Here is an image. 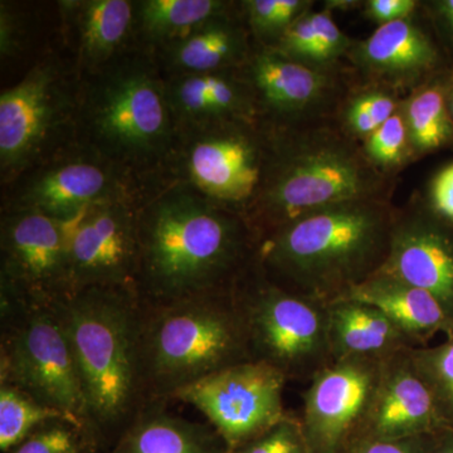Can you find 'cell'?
<instances>
[{"instance_id":"cell-9","label":"cell","mask_w":453,"mask_h":453,"mask_svg":"<svg viewBox=\"0 0 453 453\" xmlns=\"http://www.w3.org/2000/svg\"><path fill=\"white\" fill-rule=\"evenodd\" d=\"M234 295L252 360L297 381H310L332 365L327 305L270 281L255 262L235 285Z\"/></svg>"},{"instance_id":"cell-44","label":"cell","mask_w":453,"mask_h":453,"mask_svg":"<svg viewBox=\"0 0 453 453\" xmlns=\"http://www.w3.org/2000/svg\"><path fill=\"white\" fill-rule=\"evenodd\" d=\"M73 453H77L76 451L73 452Z\"/></svg>"},{"instance_id":"cell-30","label":"cell","mask_w":453,"mask_h":453,"mask_svg":"<svg viewBox=\"0 0 453 453\" xmlns=\"http://www.w3.org/2000/svg\"><path fill=\"white\" fill-rule=\"evenodd\" d=\"M411 357L431 389L447 427L453 429V334L437 347L412 349Z\"/></svg>"},{"instance_id":"cell-27","label":"cell","mask_w":453,"mask_h":453,"mask_svg":"<svg viewBox=\"0 0 453 453\" xmlns=\"http://www.w3.org/2000/svg\"><path fill=\"white\" fill-rule=\"evenodd\" d=\"M47 421H64L74 427L81 425V417L42 404L12 387L0 390V449L7 451L18 445L35 426Z\"/></svg>"},{"instance_id":"cell-31","label":"cell","mask_w":453,"mask_h":453,"mask_svg":"<svg viewBox=\"0 0 453 453\" xmlns=\"http://www.w3.org/2000/svg\"><path fill=\"white\" fill-rule=\"evenodd\" d=\"M127 453H204L195 431L172 418H153L140 425Z\"/></svg>"},{"instance_id":"cell-34","label":"cell","mask_w":453,"mask_h":453,"mask_svg":"<svg viewBox=\"0 0 453 453\" xmlns=\"http://www.w3.org/2000/svg\"><path fill=\"white\" fill-rule=\"evenodd\" d=\"M237 453H309L300 419L288 416Z\"/></svg>"},{"instance_id":"cell-3","label":"cell","mask_w":453,"mask_h":453,"mask_svg":"<svg viewBox=\"0 0 453 453\" xmlns=\"http://www.w3.org/2000/svg\"><path fill=\"white\" fill-rule=\"evenodd\" d=\"M268 125V124H267ZM271 129L270 162L244 219L257 242L292 220L357 199H390L393 178L375 168L335 118Z\"/></svg>"},{"instance_id":"cell-14","label":"cell","mask_w":453,"mask_h":453,"mask_svg":"<svg viewBox=\"0 0 453 453\" xmlns=\"http://www.w3.org/2000/svg\"><path fill=\"white\" fill-rule=\"evenodd\" d=\"M139 190L135 195L94 205L65 222L73 294L88 288L138 291Z\"/></svg>"},{"instance_id":"cell-10","label":"cell","mask_w":453,"mask_h":453,"mask_svg":"<svg viewBox=\"0 0 453 453\" xmlns=\"http://www.w3.org/2000/svg\"><path fill=\"white\" fill-rule=\"evenodd\" d=\"M142 180L77 142L3 187L2 213L37 211L68 222L100 203L135 195Z\"/></svg>"},{"instance_id":"cell-4","label":"cell","mask_w":453,"mask_h":453,"mask_svg":"<svg viewBox=\"0 0 453 453\" xmlns=\"http://www.w3.org/2000/svg\"><path fill=\"white\" fill-rule=\"evenodd\" d=\"M80 77V144L134 177L159 174L177 125L153 53L133 46L97 73Z\"/></svg>"},{"instance_id":"cell-7","label":"cell","mask_w":453,"mask_h":453,"mask_svg":"<svg viewBox=\"0 0 453 453\" xmlns=\"http://www.w3.org/2000/svg\"><path fill=\"white\" fill-rule=\"evenodd\" d=\"M81 77L73 59L46 50L0 94L2 188L79 142Z\"/></svg>"},{"instance_id":"cell-22","label":"cell","mask_w":453,"mask_h":453,"mask_svg":"<svg viewBox=\"0 0 453 453\" xmlns=\"http://www.w3.org/2000/svg\"><path fill=\"white\" fill-rule=\"evenodd\" d=\"M256 46L244 23L241 2L186 37L153 53L164 76L241 70Z\"/></svg>"},{"instance_id":"cell-21","label":"cell","mask_w":453,"mask_h":453,"mask_svg":"<svg viewBox=\"0 0 453 453\" xmlns=\"http://www.w3.org/2000/svg\"><path fill=\"white\" fill-rule=\"evenodd\" d=\"M165 79L177 129L226 120H261L251 86L241 70Z\"/></svg>"},{"instance_id":"cell-28","label":"cell","mask_w":453,"mask_h":453,"mask_svg":"<svg viewBox=\"0 0 453 453\" xmlns=\"http://www.w3.org/2000/svg\"><path fill=\"white\" fill-rule=\"evenodd\" d=\"M311 0H243L242 16L253 43L270 49L288 27L312 9Z\"/></svg>"},{"instance_id":"cell-15","label":"cell","mask_w":453,"mask_h":453,"mask_svg":"<svg viewBox=\"0 0 453 453\" xmlns=\"http://www.w3.org/2000/svg\"><path fill=\"white\" fill-rule=\"evenodd\" d=\"M259 112L273 127H292L335 118L350 88L349 74L335 67H314L256 47L241 68Z\"/></svg>"},{"instance_id":"cell-39","label":"cell","mask_w":453,"mask_h":453,"mask_svg":"<svg viewBox=\"0 0 453 453\" xmlns=\"http://www.w3.org/2000/svg\"><path fill=\"white\" fill-rule=\"evenodd\" d=\"M76 441L70 431L62 428L42 432L23 443L14 453H73Z\"/></svg>"},{"instance_id":"cell-16","label":"cell","mask_w":453,"mask_h":453,"mask_svg":"<svg viewBox=\"0 0 453 453\" xmlns=\"http://www.w3.org/2000/svg\"><path fill=\"white\" fill-rule=\"evenodd\" d=\"M384 359L336 360L309 381L300 419L309 453H347L356 442L378 383Z\"/></svg>"},{"instance_id":"cell-29","label":"cell","mask_w":453,"mask_h":453,"mask_svg":"<svg viewBox=\"0 0 453 453\" xmlns=\"http://www.w3.org/2000/svg\"><path fill=\"white\" fill-rule=\"evenodd\" d=\"M362 148L369 162L389 178L416 160L402 107L362 142Z\"/></svg>"},{"instance_id":"cell-24","label":"cell","mask_w":453,"mask_h":453,"mask_svg":"<svg viewBox=\"0 0 453 453\" xmlns=\"http://www.w3.org/2000/svg\"><path fill=\"white\" fill-rule=\"evenodd\" d=\"M344 299L381 310L417 348L426 347L437 333L453 334V321L431 294L384 273L360 283Z\"/></svg>"},{"instance_id":"cell-26","label":"cell","mask_w":453,"mask_h":453,"mask_svg":"<svg viewBox=\"0 0 453 453\" xmlns=\"http://www.w3.org/2000/svg\"><path fill=\"white\" fill-rule=\"evenodd\" d=\"M401 107L416 159L452 142L453 121L445 82L432 80L403 97Z\"/></svg>"},{"instance_id":"cell-1","label":"cell","mask_w":453,"mask_h":453,"mask_svg":"<svg viewBox=\"0 0 453 453\" xmlns=\"http://www.w3.org/2000/svg\"><path fill=\"white\" fill-rule=\"evenodd\" d=\"M136 234V288L154 306L234 290L257 252L241 214L159 175L142 179Z\"/></svg>"},{"instance_id":"cell-42","label":"cell","mask_w":453,"mask_h":453,"mask_svg":"<svg viewBox=\"0 0 453 453\" xmlns=\"http://www.w3.org/2000/svg\"><path fill=\"white\" fill-rule=\"evenodd\" d=\"M365 2H357V0H329L325 2L324 9L333 13V11L336 9H342V11H351V9L360 7Z\"/></svg>"},{"instance_id":"cell-13","label":"cell","mask_w":453,"mask_h":453,"mask_svg":"<svg viewBox=\"0 0 453 453\" xmlns=\"http://www.w3.org/2000/svg\"><path fill=\"white\" fill-rule=\"evenodd\" d=\"M288 378L264 362L240 363L177 390L232 446L247 445L288 418L282 393Z\"/></svg>"},{"instance_id":"cell-19","label":"cell","mask_w":453,"mask_h":453,"mask_svg":"<svg viewBox=\"0 0 453 453\" xmlns=\"http://www.w3.org/2000/svg\"><path fill=\"white\" fill-rule=\"evenodd\" d=\"M411 350L384 359L377 392L356 442L434 436L449 431L431 389L413 365Z\"/></svg>"},{"instance_id":"cell-6","label":"cell","mask_w":453,"mask_h":453,"mask_svg":"<svg viewBox=\"0 0 453 453\" xmlns=\"http://www.w3.org/2000/svg\"><path fill=\"white\" fill-rule=\"evenodd\" d=\"M138 291L88 288L73 292L58 308L88 414L111 422L127 413L140 381L142 319Z\"/></svg>"},{"instance_id":"cell-32","label":"cell","mask_w":453,"mask_h":453,"mask_svg":"<svg viewBox=\"0 0 453 453\" xmlns=\"http://www.w3.org/2000/svg\"><path fill=\"white\" fill-rule=\"evenodd\" d=\"M315 38L310 53L309 65L314 67H335L339 59L347 56L353 42L340 31L334 22L332 13L326 9L311 12Z\"/></svg>"},{"instance_id":"cell-38","label":"cell","mask_w":453,"mask_h":453,"mask_svg":"<svg viewBox=\"0 0 453 453\" xmlns=\"http://www.w3.org/2000/svg\"><path fill=\"white\" fill-rule=\"evenodd\" d=\"M428 205L441 219L453 223V164L440 170L432 180Z\"/></svg>"},{"instance_id":"cell-40","label":"cell","mask_w":453,"mask_h":453,"mask_svg":"<svg viewBox=\"0 0 453 453\" xmlns=\"http://www.w3.org/2000/svg\"><path fill=\"white\" fill-rule=\"evenodd\" d=\"M438 25L445 29L449 40L453 42V0H440L431 3Z\"/></svg>"},{"instance_id":"cell-2","label":"cell","mask_w":453,"mask_h":453,"mask_svg":"<svg viewBox=\"0 0 453 453\" xmlns=\"http://www.w3.org/2000/svg\"><path fill=\"white\" fill-rule=\"evenodd\" d=\"M396 210L390 199H357L306 214L262 237L255 264L283 288L325 305L380 273Z\"/></svg>"},{"instance_id":"cell-12","label":"cell","mask_w":453,"mask_h":453,"mask_svg":"<svg viewBox=\"0 0 453 453\" xmlns=\"http://www.w3.org/2000/svg\"><path fill=\"white\" fill-rule=\"evenodd\" d=\"M0 251L5 306L56 309L73 295L64 220L37 211H5Z\"/></svg>"},{"instance_id":"cell-5","label":"cell","mask_w":453,"mask_h":453,"mask_svg":"<svg viewBox=\"0 0 453 453\" xmlns=\"http://www.w3.org/2000/svg\"><path fill=\"white\" fill-rule=\"evenodd\" d=\"M159 308L142 320L139 378L157 393L177 390L228 366L252 360L234 290Z\"/></svg>"},{"instance_id":"cell-11","label":"cell","mask_w":453,"mask_h":453,"mask_svg":"<svg viewBox=\"0 0 453 453\" xmlns=\"http://www.w3.org/2000/svg\"><path fill=\"white\" fill-rule=\"evenodd\" d=\"M25 314L2 345V383L42 404L88 414L81 380L58 308H20Z\"/></svg>"},{"instance_id":"cell-43","label":"cell","mask_w":453,"mask_h":453,"mask_svg":"<svg viewBox=\"0 0 453 453\" xmlns=\"http://www.w3.org/2000/svg\"><path fill=\"white\" fill-rule=\"evenodd\" d=\"M447 105H449V113L453 121V74L451 81L446 82Z\"/></svg>"},{"instance_id":"cell-37","label":"cell","mask_w":453,"mask_h":453,"mask_svg":"<svg viewBox=\"0 0 453 453\" xmlns=\"http://www.w3.org/2000/svg\"><path fill=\"white\" fill-rule=\"evenodd\" d=\"M417 0H366L363 3L365 16L378 27L405 19L419 11Z\"/></svg>"},{"instance_id":"cell-35","label":"cell","mask_w":453,"mask_h":453,"mask_svg":"<svg viewBox=\"0 0 453 453\" xmlns=\"http://www.w3.org/2000/svg\"><path fill=\"white\" fill-rule=\"evenodd\" d=\"M311 12H306L299 19L295 20L282 37L270 47L286 58L300 64L309 65L310 53L314 44L315 32L312 26Z\"/></svg>"},{"instance_id":"cell-18","label":"cell","mask_w":453,"mask_h":453,"mask_svg":"<svg viewBox=\"0 0 453 453\" xmlns=\"http://www.w3.org/2000/svg\"><path fill=\"white\" fill-rule=\"evenodd\" d=\"M418 16L380 26L365 40L353 42L347 57L365 85L408 96L434 80L440 50Z\"/></svg>"},{"instance_id":"cell-8","label":"cell","mask_w":453,"mask_h":453,"mask_svg":"<svg viewBox=\"0 0 453 453\" xmlns=\"http://www.w3.org/2000/svg\"><path fill=\"white\" fill-rule=\"evenodd\" d=\"M271 155L262 120H226L177 129L159 177L246 216L257 198Z\"/></svg>"},{"instance_id":"cell-33","label":"cell","mask_w":453,"mask_h":453,"mask_svg":"<svg viewBox=\"0 0 453 453\" xmlns=\"http://www.w3.org/2000/svg\"><path fill=\"white\" fill-rule=\"evenodd\" d=\"M31 17L14 3L0 2V57L16 59L25 53L31 40Z\"/></svg>"},{"instance_id":"cell-23","label":"cell","mask_w":453,"mask_h":453,"mask_svg":"<svg viewBox=\"0 0 453 453\" xmlns=\"http://www.w3.org/2000/svg\"><path fill=\"white\" fill-rule=\"evenodd\" d=\"M333 362L348 357H387L416 349L412 340L381 310L353 299L327 305Z\"/></svg>"},{"instance_id":"cell-41","label":"cell","mask_w":453,"mask_h":453,"mask_svg":"<svg viewBox=\"0 0 453 453\" xmlns=\"http://www.w3.org/2000/svg\"><path fill=\"white\" fill-rule=\"evenodd\" d=\"M429 453H453V429L441 434Z\"/></svg>"},{"instance_id":"cell-20","label":"cell","mask_w":453,"mask_h":453,"mask_svg":"<svg viewBox=\"0 0 453 453\" xmlns=\"http://www.w3.org/2000/svg\"><path fill=\"white\" fill-rule=\"evenodd\" d=\"M61 35L80 76L97 73L134 46L135 0L57 2Z\"/></svg>"},{"instance_id":"cell-17","label":"cell","mask_w":453,"mask_h":453,"mask_svg":"<svg viewBox=\"0 0 453 453\" xmlns=\"http://www.w3.org/2000/svg\"><path fill=\"white\" fill-rule=\"evenodd\" d=\"M452 225L421 199L396 210L389 256L380 273L428 292L453 321Z\"/></svg>"},{"instance_id":"cell-36","label":"cell","mask_w":453,"mask_h":453,"mask_svg":"<svg viewBox=\"0 0 453 453\" xmlns=\"http://www.w3.org/2000/svg\"><path fill=\"white\" fill-rule=\"evenodd\" d=\"M440 434L402 438V440L357 441L349 447L347 453H429Z\"/></svg>"},{"instance_id":"cell-25","label":"cell","mask_w":453,"mask_h":453,"mask_svg":"<svg viewBox=\"0 0 453 453\" xmlns=\"http://www.w3.org/2000/svg\"><path fill=\"white\" fill-rule=\"evenodd\" d=\"M237 4L229 0H135L134 46L157 52Z\"/></svg>"}]
</instances>
